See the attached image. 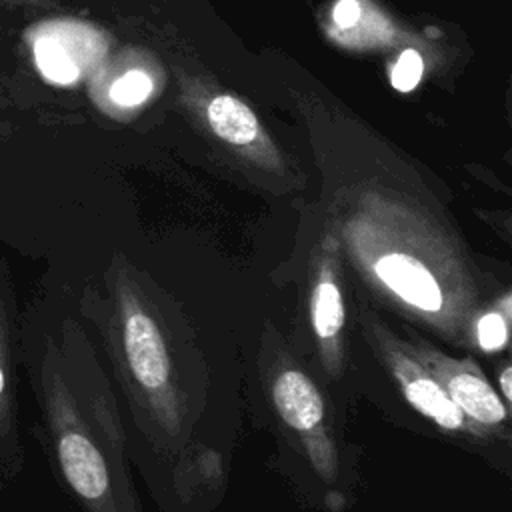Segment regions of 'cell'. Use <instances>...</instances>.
I'll return each mask as SVG.
<instances>
[{
  "instance_id": "7c38bea8",
  "label": "cell",
  "mask_w": 512,
  "mask_h": 512,
  "mask_svg": "<svg viewBox=\"0 0 512 512\" xmlns=\"http://www.w3.org/2000/svg\"><path fill=\"white\" fill-rule=\"evenodd\" d=\"M422 78V58L416 50H404L392 70V86L400 92H410Z\"/></svg>"
},
{
  "instance_id": "2e32d148",
  "label": "cell",
  "mask_w": 512,
  "mask_h": 512,
  "mask_svg": "<svg viewBox=\"0 0 512 512\" xmlns=\"http://www.w3.org/2000/svg\"><path fill=\"white\" fill-rule=\"evenodd\" d=\"M26 2H34V0H0V4H4V6H16V4H26Z\"/></svg>"
},
{
  "instance_id": "277c9868",
  "label": "cell",
  "mask_w": 512,
  "mask_h": 512,
  "mask_svg": "<svg viewBox=\"0 0 512 512\" xmlns=\"http://www.w3.org/2000/svg\"><path fill=\"white\" fill-rule=\"evenodd\" d=\"M378 278L400 298L416 308L436 312L442 306V292L428 268L406 254H386L376 262Z\"/></svg>"
},
{
  "instance_id": "7a4b0ae2",
  "label": "cell",
  "mask_w": 512,
  "mask_h": 512,
  "mask_svg": "<svg viewBox=\"0 0 512 512\" xmlns=\"http://www.w3.org/2000/svg\"><path fill=\"white\" fill-rule=\"evenodd\" d=\"M50 442L68 488L88 504L100 502L110 488V472L96 442L74 430H50Z\"/></svg>"
},
{
  "instance_id": "5bb4252c",
  "label": "cell",
  "mask_w": 512,
  "mask_h": 512,
  "mask_svg": "<svg viewBox=\"0 0 512 512\" xmlns=\"http://www.w3.org/2000/svg\"><path fill=\"white\" fill-rule=\"evenodd\" d=\"M358 16H360V6L356 0H340L334 6V22L340 28H348V26L356 24Z\"/></svg>"
},
{
  "instance_id": "9a60e30c",
  "label": "cell",
  "mask_w": 512,
  "mask_h": 512,
  "mask_svg": "<svg viewBox=\"0 0 512 512\" xmlns=\"http://www.w3.org/2000/svg\"><path fill=\"white\" fill-rule=\"evenodd\" d=\"M510 380H512V370L510 368H506L504 372H502V376H500V386H502V394H504V398H512V386H510Z\"/></svg>"
},
{
  "instance_id": "6da1fadb",
  "label": "cell",
  "mask_w": 512,
  "mask_h": 512,
  "mask_svg": "<svg viewBox=\"0 0 512 512\" xmlns=\"http://www.w3.org/2000/svg\"><path fill=\"white\" fill-rule=\"evenodd\" d=\"M20 312L12 270L0 256V490L8 488L22 470L20 418H18V366Z\"/></svg>"
},
{
  "instance_id": "ba28073f",
  "label": "cell",
  "mask_w": 512,
  "mask_h": 512,
  "mask_svg": "<svg viewBox=\"0 0 512 512\" xmlns=\"http://www.w3.org/2000/svg\"><path fill=\"white\" fill-rule=\"evenodd\" d=\"M214 132L232 144H250L258 136V120L252 110L234 96H216L208 106Z\"/></svg>"
},
{
  "instance_id": "30bf717a",
  "label": "cell",
  "mask_w": 512,
  "mask_h": 512,
  "mask_svg": "<svg viewBox=\"0 0 512 512\" xmlns=\"http://www.w3.org/2000/svg\"><path fill=\"white\" fill-rule=\"evenodd\" d=\"M34 54H36L38 68L44 72L46 78H50L54 82H60V84H68V82L76 80L78 68L70 60L66 50L62 48V44H58L56 40L40 38L36 42Z\"/></svg>"
},
{
  "instance_id": "4fadbf2b",
  "label": "cell",
  "mask_w": 512,
  "mask_h": 512,
  "mask_svg": "<svg viewBox=\"0 0 512 512\" xmlns=\"http://www.w3.org/2000/svg\"><path fill=\"white\" fill-rule=\"evenodd\" d=\"M508 340L506 320L498 312H488L478 322V342L484 350H500Z\"/></svg>"
},
{
  "instance_id": "9c48e42d",
  "label": "cell",
  "mask_w": 512,
  "mask_h": 512,
  "mask_svg": "<svg viewBox=\"0 0 512 512\" xmlns=\"http://www.w3.org/2000/svg\"><path fill=\"white\" fill-rule=\"evenodd\" d=\"M312 322L320 338H332L344 322L342 296L336 284L320 282L312 298Z\"/></svg>"
},
{
  "instance_id": "5b68a950",
  "label": "cell",
  "mask_w": 512,
  "mask_h": 512,
  "mask_svg": "<svg viewBox=\"0 0 512 512\" xmlns=\"http://www.w3.org/2000/svg\"><path fill=\"white\" fill-rule=\"evenodd\" d=\"M272 394L282 420L294 430H310L324 416L320 392L302 372H282Z\"/></svg>"
},
{
  "instance_id": "8fae6325",
  "label": "cell",
  "mask_w": 512,
  "mask_h": 512,
  "mask_svg": "<svg viewBox=\"0 0 512 512\" xmlns=\"http://www.w3.org/2000/svg\"><path fill=\"white\" fill-rule=\"evenodd\" d=\"M152 90V80L140 72V70H132L124 76H120L112 88H110V96L114 102L122 104V106H132L142 102Z\"/></svg>"
},
{
  "instance_id": "52a82bcc",
  "label": "cell",
  "mask_w": 512,
  "mask_h": 512,
  "mask_svg": "<svg viewBox=\"0 0 512 512\" xmlns=\"http://www.w3.org/2000/svg\"><path fill=\"white\" fill-rule=\"evenodd\" d=\"M404 394L408 402L432 418L438 426L456 430L462 426V410L452 402V398L430 378L412 376L404 380Z\"/></svg>"
},
{
  "instance_id": "8992f818",
  "label": "cell",
  "mask_w": 512,
  "mask_h": 512,
  "mask_svg": "<svg viewBox=\"0 0 512 512\" xmlns=\"http://www.w3.org/2000/svg\"><path fill=\"white\" fill-rule=\"evenodd\" d=\"M448 396L462 410L482 424H498L506 418V408L498 394L478 376L456 374L448 382Z\"/></svg>"
},
{
  "instance_id": "3957f363",
  "label": "cell",
  "mask_w": 512,
  "mask_h": 512,
  "mask_svg": "<svg viewBox=\"0 0 512 512\" xmlns=\"http://www.w3.org/2000/svg\"><path fill=\"white\" fill-rule=\"evenodd\" d=\"M124 348L130 368L146 388H160L168 380V354L158 326L144 312H130L124 320Z\"/></svg>"
}]
</instances>
